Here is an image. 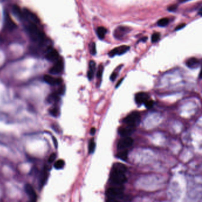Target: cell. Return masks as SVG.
<instances>
[{
  "mask_svg": "<svg viewBox=\"0 0 202 202\" xmlns=\"http://www.w3.org/2000/svg\"><path fill=\"white\" fill-rule=\"evenodd\" d=\"M26 29L30 38L33 41L39 42L43 40V34L37 27L36 24L30 23L26 26Z\"/></svg>",
  "mask_w": 202,
  "mask_h": 202,
  "instance_id": "6da1fadb",
  "label": "cell"
},
{
  "mask_svg": "<svg viewBox=\"0 0 202 202\" xmlns=\"http://www.w3.org/2000/svg\"><path fill=\"white\" fill-rule=\"evenodd\" d=\"M106 195L108 198L116 200L123 199V187H122V185H117L116 186L108 188L106 191Z\"/></svg>",
  "mask_w": 202,
  "mask_h": 202,
  "instance_id": "7a4b0ae2",
  "label": "cell"
},
{
  "mask_svg": "<svg viewBox=\"0 0 202 202\" xmlns=\"http://www.w3.org/2000/svg\"><path fill=\"white\" fill-rule=\"evenodd\" d=\"M140 117V115L139 112L133 111L124 118L123 122L129 127L134 128L137 122L139 121Z\"/></svg>",
  "mask_w": 202,
  "mask_h": 202,
  "instance_id": "3957f363",
  "label": "cell"
},
{
  "mask_svg": "<svg viewBox=\"0 0 202 202\" xmlns=\"http://www.w3.org/2000/svg\"><path fill=\"white\" fill-rule=\"evenodd\" d=\"M110 180L116 185H122L127 181V177L124 173L112 171L110 173Z\"/></svg>",
  "mask_w": 202,
  "mask_h": 202,
  "instance_id": "277c9868",
  "label": "cell"
},
{
  "mask_svg": "<svg viewBox=\"0 0 202 202\" xmlns=\"http://www.w3.org/2000/svg\"><path fill=\"white\" fill-rule=\"evenodd\" d=\"M133 143V140L129 137H126L121 140L118 142L117 144V148L119 150H124L127 148L131 146H132Z\"/></svg>",
  "mask_w": 202,
  "mask_h": 202,
  "instance_id": "5b68a950",
  "label": "cell"
},
{
  "mask_svg": "<svg viewBox=\"0 0 202 202\" xmlns=\"http://www.w3.org/2000/svg\"><path fill=\"white\" fill-rule=\"evenodd\" d=\"M24 189L26 194L27 195L30 200V202H36L37 195L35 190L33 187L31 185H30V184H26V186L24 187Z\"/></svg>",
  "mask_w": 202,
  "mask_h": 202,
  "instance_id": "8992f818",
  "label": "cell"
},
{
  "mask_svg": "<svg viewBox=\"0 0 202 202\" xmlns=\"http://www.w3.org/2000/svg\"><path fill=\"white\" fill-rule=\"evenodd\" d=\"M129 49V47L127 46H122L118 47H116L109 52L108 55L110 57H112L116 55H122L128 52Z\"/></svg>",
  "mask_w": 202,
  "mask_h": 202,
  "instance_id": "52a82bcc",
  "label": "cell"
},
{
  "mask_svg": "<svg viewBox=\"0 0 202 202\" xmlns=\"http://www.w3.org/2000/svg\"><path fill=\"white\" fill-rule=\"evenodd\" d=\"M44 80L46 83H47V84L50 85L52 86H54V85H60V84L62 83V79L60 78H55L51 76L48 75V74H46L43 77Z\"/></svg>",
  "mask_w": 202,
  "mask_h": 202,
  "instance_id": "ba28073f",
  "label": "cell"
},
{
  "mask_svg": "<svg viewBox=\"0 0 202 202\" xmlns=\"http://www.w3.org/2000/svg\"><path fill=\"white\" fill-rule=\"evenodd\" d=\"M64 63L61 60H58L54 65L50 69L49 72L52 74H58L63 70Z\"/></svg>",
  "mask_w": 202,
  "mask_h": 202,
  "instance_id": "9c48e42d",
  "label": "cell"
},
{
  "mask_svg": "<svg viewBox=\"0 0 202 202\" xmlns=\"http://www.w3.org/2000/svg\"><path fill=\"white\" fill-rule=\"evenodd\" d=\"M129 31V29L126 27H123V26H120L117 27L116 30H114V36L116 39H122L125 35H126V33H128Z\"/></svg>",
  "mask_w": 202,
  "mask_h": 202,
  "instance_id": "30bf717a",
  "label": "cell"
},
{
  "mask_svg": "<svg viewBox=\"0 0 202 202\" xmlns=\"http://www.w3.org/2000/svg\"><path fill=\"white\" fill-rule=\"evenodd\" d=\"M148 99H149V96L145 92H140L135 95V101L138 105L144 104Z\"/></svg>",
  "mask_w": 202,
  "mask_h": 202,
  "instance_id": "8fae6325",
  "label": "cell"
},
{
  "mask_svg": "<svg viewBox=\"0 0 202 202\" xmlns=\"http://www.w3.org/2000/svg\"><path fill=\"white\" fill-rule=\"evenodd\" d=\"M46 58L50 62H56L59 58V53L55 49H50L46 54Z\"/></svg>",
  "mask_w": 202,
  "mask_h": 202,
  "instance_id": "7c38bea8",
  "label": "cell"
},
{
  "mask_svg": "<svg viewBox=\"0 0 202 202\" xmlns=\"http://www.w3.org/2000/svg\"><path fill=\"white\" fill-rule=\"evenodd\" d=\"M5 24L6 27L10 30H14L17 27L16 24L8 13L5 14Z\"/></svg>",
  "mask_w": 202,
  "mask_h": 202,
  "instance_id": "4fadbf2b",
  "label": "cell"
},
{
  "mask_svg": "<svg viewBox=\"0 0 202 202\" xmlns=\"http://www.w3.org/2000/svg\"><path fill=\"white\" fill-rule=\"evenodd\" d=\"M23 14H24V17H26L27 19H28L29 20H30L33 24H38L39 20L38 19V18L37 17V16L33 14V13H31L30 11L25 9L23 11Z\"/></svg>",
  "mask_w": 202,
  "mask_h": 202,
  "instance_id": "5bb4252c",
  "label": "cell"
},
{
  "mask_svg": "<svg viewBox=\"0 0 202 202\" xmlns=\"http://www.w3.org/2000/svg\"><path fill=\"white\" fill-rule=\"evenodd\" d=\"M134 129V127H129V126H128V127H120L119 129L118 132L121 136H122L123 137H128L129 135H130L133 132Z\"/></svg>",
  "mask_w": 202,
  "mask_h": 202,
  "instance_id": "9a60e30c",
  "label": "cell"
},
{
  "mask_svg": "<svg viewBox=\"0 0 202 202\" xmlns=\"http://www.w3.org/2000/svg\"><path fill=\"white\" fill-rule=\"evenodd\" d=\"M186 66L190 69H196L199 66L200 62L197 58L191 57L186 62Z\"/></svg>",
  "mask_w": 202,
  "mask_h": 202,
  "instance_id": "2e32d148",
  "label": "cell"
},
{
  "mask_svg": "<svg viewBox=\"0 0 202 202\" xmlns=\"http://www.w3.org/2000/svg\"><path fill=\"white\" fill-rule=\"evenodd\" d=\"M112 170L114 171L125 173L126 170H127V167H126V165H124L123 164H122L120 163H117L114 164V165H113V167L112 168Z\"/></svg>",
  "mask_w": 202,
  "mask_h": 202,
  "instance_id": "e0dca14e",
  "label": "cell"
},
{
  "mask_svg": "<svg viewBox=\"0 0 202 202\" xmlns=\"http://www.w3.org/2000/svg\"><path fill=\"white\" fill-rule=\"evenodd\" d=\"M13 12L17 17L19 18V19H21L24 18L23 11L21 10V8L18 5H14L13 7Z\"/></svg>",
  "mask_w": 202,
  "mask_h": 202,
  "instance_id": "ac0fdd59",
  "label": "cell"
},
{
  "mask_svg": "<svg viewBox=\"0 0 202 202\" xmlns=\"http://www.w3.org/2000/svg\"><path fill=\"white\" fill-rule=\"evenodd\" d=\"M128 156V151L126 149L122 150L121 151L117 154V157L123 161H126Z\"/></svg>",
  "mask_w": 202,
  "mask_h": 202,
  "instance_id": "d6986e66",
  "label": "cell"
},
{
  "mask_svg": "<svg viewBox=\"0 0 202 202\" xmlns=\"http://www.w3.org/2000/svg\"><path fill=\"white\" fill-rule=\"evenodd\" d=\"M107 33V30L104 27H99L97 29V34L100 39H103Z\"/></svg>",
  "mask_w": 202,
  "mask_h": 202,
  "instance_id": "ffe728a7",
  "label": "cell"
},
{
  "mask_svg": "<svg viewBox=\"0 0 202 202\" xmlns=\"http://www.w3.org/2000/svg\"><path fill=\"white\" fill-rule=\"evenodd\" d=\"M65 165V161L63 159H58L54 164V167L57 170H60L64 168Z\"/></svg>",
  "mask_w": 202,
  "mask_h": 202,
  "instance_id": "44dd1931",
  "label": "cell"
},
{
  "mask_svg": "<svg viewBox=\"0 0 202 202\" xmlns=\"http://www.w3.org/2000/svg\"><path fill=\"white\" fill-rule=\"evenodd\" d=\"M96 148V143L93 138H92L88 146V151L90 154H92L94 152V150Z\"/></svg>",
  "mask_w": 202,
  "mask_h": 202,
  "instance_id": "7402d4cb",
  "label": "cell"
},
{
  "mask_svg": "<svg viewBox=\"0 0 202 202\" xmlns=\"http://www.w3.org/2000/svg\"><path fill=\"white\" fill-rule=\"evenodd\" d=\"M169 23V20L167 19H162L158 21V25L161 27H165L168 25Z\"/></svg>",
  "mask_w": 202,
  "mask_h": 202,
  "instance_id": "603a6c76",
  "label": "cell"
},
{
  "mask_svg": "<svg viewBox=\"0 0 202 202\" xmlns=\"http://www.w3.org/2000/svg\"><path fill=\"white\" fill-rule=\"evenodd\" d=\"M90 53L92 55H95L97 53L96 50V44L94 42H92L90 45Z\"/></svg>",
  "mask_w": 202,
  "mask_h": 202,
  "instance_id": "cb8c5ba5",
  "label": "cell"
},
{
  "mask_svg": "<svg viewBox=\"0 0 202 202\" xmlns=\"http://www.w3.org/2000/svg\"><path fill=\"white\" fill-rule=\"evenodd\" d=\"M47 179V174L46 173L44 172L43 174H42V176L41 177V179H40V184L41 186H43V185L46 183Z\"/></svg>",
  "mask_w": 202,
  "mask_h": 202,
  "instance_id": "d4e9b609",
  "label": "cell"
},
{
  "mask_svg": "<svg viewBox=\"0 0 202 202\" xmlns=\"http://www.w3.org/2000/svg\"><path fill=\"white\" fill-rule=\"evenodd\" d=\"M103 72V66L102 64H100L98 67V69L97 73V77L99 79L102 78Z\"/></svg>",
  "mask_w": 202,
  "mask_h": 202,
  "instance_id": "484cf974",
  "label": "cell"
},
{
  "mask_svg": "<svg viewBox=\"0 0 202 202\" xmlns=\"http://www.w3.org/2000/svg\"><path fill=\"white\" fill-rule=\"evenodd\" d=\"M144 105H145L146 108H147L148 109H149V108H151L152 107H153V106L154 105V102L153 100L148 99L144 103Z\"/></svg>",
  "mask_w": 202,
  "mask_h": 202,
  "instance_id": "4316f807",
  "label": "cell"
},
{
  "mask_svg": "<svg viewBox=\"0 0 202 202\" xmlns=\"http://www.w3.org/2000/svg\"><path fill=\"white\" fill-rule=\"evenodd\" d=\"M159 37H160V35H159V33H154L153 36H152V41L153 42V43H155V42L158 41L159 39Z\"/></svg>",
  "mask_w": 202,
  "mask_h": 202,
  "instance_id": "83f0119b",
  "label": "cell"
},
{
  "mask_svg": "<svg viewBox=\"0 0 202 202\" xmlns=\"http://www.w3.org/2000/svg\"><path fill=\"white\" fill-rule=\"evenodd\" d=\"M89 68H90L89 70H90L91 71H93V72L95 71V69H96V63H95L94 61L91 60L90 62Z\"/></svg>",
  "mask_w": 202,
  "mask_h": 202,
  "instance_id": "f1b7e54d",
  "label": "cell"
},
{
  "mask_svg": "<svg viewBox=\"0 0 202 202\" xmlns=\"http://www.w3.org/2000/svg\"><path fill=\"white\" fill-rule=\"evenodd\" d=\"M56 158V154L55 153L51 154V155L49 156L48 158V162L49 163H52L55 160Z\"/></svg>",
  "mask_w": 202,
  "mask_h": 202,
  "instance_id": "f546056e",
  "label": "cell"
},
{
  "mask_svg": "<svg viewBox=\"0 0 202 202\" xmlns=\"http://www.w3.org/2000/svg\"><path fill=\"white\" fill-rule=\"evenodd\" d=\"M94 72L93 71H91L90 70H89L88 71V73H87V77H88V79L91 80L92 78H93V76H94Z\"/></svg>",
  "mask_w": 202,
  "mask_h": 202,
  "instance_id": "4dcf8cb0",
  "label": "cell"
},
{
  "mask_svg": "<svg viewBox=\"0 0 202 202\" xmlns=\"http://www.w3.org/2000/svg\"><path fill=\"white\" fill-rule=\"evenodd\" d=\"M58 109L56 108H52L51 110L50 111V113L52 116H56L58 115Z\"/></svg>",
  "mask_w": 202,
  "mask_h": 202,
  "instance_id": "1f68e13d",
  "label": "cell"
},
{
  "mask_svg": "<svg viewBox=\"0 0 202 202\" xmlns=\"http://www.w3.org/2000/svg\"><path fill=\"white\" fill-rule=\"evenodd\" d=\"M177 8V5H171L170 7H169L168 8V10L170 11H174L176 10Z\"/></svg>",
  "mask_w": 202,
  "mask_h": 202,
  "instance_id": "d6a6232c",
  "label": "cell"
},
{
  "mask_svg": "<svg viewBox=\"0 0 202 202\" xmlns=\"http://www.w3.org/2000/svg\"><path fill=\"white\" fill-rule=\"evenodd\" d=\"M117 76V73L116 72H113L110 76V80L111 81H114L116 79Z\"/></svg>",
  "mask_w": 202,
  "mask_h": 202,
  "instance_id": "836d02e7",
  "label": "cell"
},
{
  "mask_svg": "<svg viewBox=\"0 0 202 202\" xmlns=\"http://www.w3.org/2000/svg\"><path fill=\"white\" fill-rule=\"evenodd\" d=\"M106 202H120L119 200H117L114 199H112V198H108L106 200Z\"/></svg>",
  "mask_w": 202,
  "mask_h": 202,
  "instance_id": "e575fe53",
  "label": "cell"
},
{
  "mask_svg": "<svg viewBox=\"0 0 202 202\" xmlns=\"http://www.w3.org/2000/svg\"><path fill=\"white\" fill-rule=\"evenodd\" d=\"M185 26H186V24H181L179 25V26H178L177 27H176L175 30H180V29H183V27H184Z\"/></svg>",
  "mask_w": 202,
  "mask_h": 202,
  "instance_id": "d590c367",
  "label": "cell"
},
{
  "mask_svg": "<svg viewBox=\"0 0 202 202\" xmlns=\"http://www.w3.org/2000/svg\"><path fill=\"white\" fill-rule=\"evenodd\" d=\"M123 78H122V79H121L118 82H117V83L116 84V88H118L119 86H120V84H121V83L122 82V81L123 80Z\"/></svg>",
  "mask_w": 202,
  "mask_h": 202,
  "instance_id": "8d00e7d4",
  "label": "cell"
},
{
  "mask_svg": "<svg viewBox=\"0 0 202 202\" xmlns=\"http://www.w3.org/2000/svg\"><path fill=\"white\" fill-rule=\"evenodd\" d=\"M90 133L91 135H94L96 133V128H92L90 131Z\"/></svg>",
  "mask_w": 202,
  "mask_h": 202,
  "instance_id": "74e56055",
  "label": "cell"
},
{
  "mask_svg": "<svg viewBox=\"0 0 202 202\" xmlns=\"http://www.w3.org/2000/svg\"><path fill=\"white\" fill-rule=\"evenodd\" d=\"M147 40V37H144L142 39H141V41H145L146 40Z\"/></svg>",
  "mask_w": 202,
  "mask_h": 202,
  "instance_id": "f35d334b",
  "label": "cell"
},
{
  "mask_svg": "<svg viewBox=\"0 0 202 202\" xmlns=\"http://www.w3.org/2000/svg\"><path fill=\"white\" fill-rule=\"evenodd\" d=\"M199 15H201V8H200V10H199Z\"/></svg>",
  "mask_w": 202,
  "mask_h": 202,
  "instance_id": "ab89813d",
  "label": "cell"
}]
</instances>
